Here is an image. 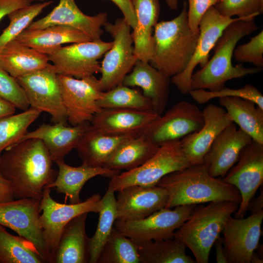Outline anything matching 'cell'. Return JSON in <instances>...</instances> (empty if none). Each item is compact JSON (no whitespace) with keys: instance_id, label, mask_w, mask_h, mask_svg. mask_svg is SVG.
<instances>
[{"instance_id":"6da1fadb","label":"cell","mask_w":263,"mask_h":263,"mask_svg":"<svg viewBox=\"0 0 263 263\" xmlns=\"http://www.w3.org/2000/svg\"><path fill=\"white\" fill-rule=\"evenodd\" d=\"M0 158V173L8 181L15 199H41L44 188L56 178L50 154L38 138L21 141L5 149Z\"/></svg>"},{"instance_id":"7a4b0ae2","label":"cell","mask_w":263,"mask_h":263,"mask_svg":"<svg viewBox=\"0 0 263 263\" xmlns=\"http://www.w3.org/2000/svg\"><path fill=\"white\" fill-rule=\"evenodd\" d=\"M156 186L168 194L165 208L212 202H232L240 204L238 190L223 179L210 175L204 163L190 166L163 177Z\"/></svg>"},{"instance_id":"3957f363","label":"cell","mask_w":263,"mask_h":263,"mask_svg":"<svg viewBox=\"0 0 263 263\" xmlns=\"http://www.w3.org/2000/svg\"><path fill=\"white\" fill-rule=\"evenodd\" d=\"M254 19H240L230 24L224 31L214 46V54L201 69L193 73L192 90L203 89L215 92L225 87L232 79L240 78L261 72L262 68H246L242 64L233 66L232 57L238 42L259 29Z\"/></svg>"},{"instance_id":"277c9868","label":"cell","mask_w":263,"mask_h":263,"mask_svg":"<svg viewBox=\"0 0 263 263\" xmlns=\"http://www.w3.org/2000/svg\"><path fill=\"white\" fill-rule=\"evenodd\" d=\"M153 31L150 64L169 78L182 72L193 55L199 36L189 26L187 3L184 1L178 16L158 22Z\"/></svg>"},{"instance_id":"5b68a950","label":"cell","mask_w":263,"mask_h":263,"mask_svg":"<svg viewBox=\"0 0 263 263\" xmlns=\"http://www.w3.org/2000/svg\"><path fill=\"white\" fill-rule=\"evenodd\" d=\"M239 204L228 201L212 202L196 206L188 218L174 233L193 253L197 263H207L215 241L220 237L228 218Z\"/></svg>"},{"instance_id":"8992f818","label":"cell","mask_w":263,"mask_h":263,"mask_svg":"<svg viewBox=\"0 0 263 263\" xmlns=\"http://www.w3.org/2000/svg\"><path fill=\"white\" fill-rule=\"evenodd\" d=\"M190 165L180 140L168 142L142 165L112 177L108 187L117 192L131 186H155L166 175Z\"/></svg>"},{"instance_id":"52a82bcc","label":"cell","mask_w":263,"mask_h":263,"mask_svg":"<svg viewBox=\"0 0 263 263\" xmlns=\"http://www.w3.org/2000/svg\"><path fill=\"white\" fill-rule=\"evenodd\" d=\"M104 27L113 38V45L100 64L99 80L105 92L122 84L138 59L134 54L131 27L123 18L117 19L113 23L107 21Z\"/></svg>"},{"instance_id":"ba28073f","label":"cell","mask_w":263,"mask_h":263,"mask_svg":"<svg viewBox=\"0 0 263 263\" xmlns=\"http://www.w3.org/2000/svg\"><path fill=\"white\" fill-rule=\"evenodd\" d=\"M51 188L46 186L40 199L39 209L42 214L39 218L44 240L52 259L67 224L74 218L84 213H98L101 196L95 194L84 202L76 204H61L51 197Z\"/></svg>"},{"instance_id":"9c48e42d","label":"cell","mask_w":263,"mask_h":263,"mask_svg":"<svg viewBox=\"0 0 263 263\" xmlns=\"http://www.w3.org/2000/svg\"><path fill=\"white\" fill-rule=\"evenodd\" d=\"M197 205L163 208L139 220H116L114 227L135 244L174 238L175 231L188 218Z\"/></svg>"},{"instance_id":"30bf717a","label":"cell","mask_w":263,"mask_h":263,"mask_svg":"<svg viewBox=\"0 0 263 263\" xmlns=\"http://www.w3.org/2000/svg\"><path fill=\"white\" fill-rule=\"evenodd\" d=\"M30 107L48 113L53 123L68 121L56 74L53 65L16 78Z\"/></svg>"},{"instance_id":"8fae6325","label":"cell","mask_w":263,"mask_h":263,"mask_svg":"<svg viewBox=\"0 0 263 263\" xmlns=\"http://www.w3.org/2000/svg\"><path fill=\"white\" fill-rule=\"evenodd\" d=\"M228 17L220 14L214 6L210 7L202 17L199 23V33L193 55L185 69L171 77V82L182 94L191 90V79L195 67H203L208 61L209 54L225 29L232 22L240 19H254Z\"/></svg>"},{"instance_id":"7c38bea8","label":"cell","mask_w":263,"mask_h":263,"mask_svg":"<svg viewBox=\"0 0 263 263\" xmlns=\"http://www.w3.org/2000/svg\"><path fill=\"white\" fill-rule=\"evenodd\" d=\"M113 45L102 40L72 43L60 46L49 54L56 74L81 78L100 72L98 62Z\"/></svg>"},{"instance_id":"4fadbf2b","label":"cell","mask_w":263,"mask_h":263,"mask_svg":"<svg viewBox=\"0 0 263 263\" xmlns=\"http://www.w3.org/2000/svg\"><path fill=\"white\" fill-rule=\"evenodd\" d=\"M68 121L72 126L90 122L101 109L97 104L104 93L94 75L81 78L57 75Z\"/></svg>"},{"instance_id":"5bb4252c","label":"cell","mask_w":263,"mask_h":263,"mask_svg":"<svg viewBox=\"0 0 263 263\" xmlns=\"http://www.w3.org/2000/svg\"><path fill=\"white\" fill-rule=\"evenodd\" d=\"M40 202L31 198L0 202V225L30 242L45 263H51L39 223Z\"/></svg>"},{"instance_id":"9a60e30c","label":"cell","mask_w":263,"mask_h":263,"mask_svg":"<svg viewBox=\"0 0 263 263\" xmlns=\"http://www.w3.org/2000/svg\"><path fill=\"white\" fill-rule=\"evenodd\" d=\"M223 180L239 191L241 201L234 213L244 217L251 200L263 183V144L254 140L242 150L239 158Z\"/></svg>"},{"instance_id":"2e32d148","label":"cell","mask_w":263,"mask_h":263,"mask_svg":"<svg viewBox=\"0 0 263 263\" xmlns=\"http://www.w3.org/2000/svg\"><path fill=\"white\" fill-rule=\"evenodd\" d=\"M204 124L203 112L196 105L182 100L173 105L163 115H160L140 134L160 146L198 131Z\"/></svg>"},{"instance_id":"e0dca14e","label":"cell","mask_w":263,"mask_h":263,"mask_svg":"<svg viewBox=\"0 0 263 263\" xmlns=\"http://www.w3.org/2000/svg\"><path fill=\"white\" fill-rule=\"evenodd\" d=\"M263 210L246 218L229 216L222 232L227 263H251L262 234Z\"/></svg>"},{"instance_id":"ac0fdd59","label":"cell","mask_w":263,"mask_h":263,"mask_svg":"<svg viewBox=\"0 0 263 263\" xmlns=\"http://www.w3.org/2000/svg\"><path fill=\"white\" fill-rule=\"evenodd\" d=\"M116 220L132 221L144 219L164 208L167 191L158 186H131L117 191Z\"/></svg>"},{"instance_id":"d6986e66","label":"cell","mask_w":263,"mask_h":263,"mask_svg":"<svg viewBox=\"0 0 263 263\" xmlns=\"http://www.w3.org/2000/svg\"><path fill=\"white\" fill-rule=\"evenodd\" d=\"M107 22V14L100 12L94 16L84 14L75 0H59L46 16L33 21L27 29H42L60 25L73 27L88 35L93 41L101 40L102 27Z\"/></svg>"},{"instance_id":"ffe728a7","label":"cell","mask_w":263,"mask_h":263,"mask_svg":"<svg viewBox=\"0 0 263 263\" xmlns=\"http://www.w3.org/2000/svg\"><path fill=\"white\" fill-rule=\"evenodd\" d=\"M204 124L197 132L180 139L186 157L191 165L203 163L204 157L217 136L232 122L225 109L210 104L202 111Z\"/></svg>"},{"instance_id":"44dd1931","label":"cell","mask_w":263,"mask_h":263,"mask_svg":"<svg viewBox=\"0 0 263 263\" xmlns=\"http://www.w3.org/2000/svg\"><path fill=\"white\" fill-rule=\"evenodd\" d=\"M251 137L232 122L217 136L206 153L203 163L210 175L224 178L237 162Z\"/></svg>"},{"instance_id":"7402d4cb","label":"cell","mask_w":263,"mask_h":263,"mask_svg":"<svg viewBox=\"0 0 263 263\" xmlns=\"http://www.w3.org/2000/svg\"><path fill=\"white\" fill-rule=\"evenodd\" d=\"M159 115L153 110L101 109L90 123L109 134L133 136L140 134Z\"/></svg>"},{"instance_id":"603a6c76","label":"cell","mask_w":263,"mask_h":263,"mask_svg":"<svg viewBox=\"0 0 263 263\" xmlns=\"http://www.w3.org/2000/svg\"><path fill=\"white\" fill-rule=\"evenodd\" d=\"M169 77L149 62L138 59L131 71L124 78L122 84L140 88L143 94L151 101L153 111L161 115L169 101Z\"/></svg>"},{"instance_id":"cb8c5ba5","label":"cell","mask_w":263,"mask_h":263,"mask_svg":"<svg viewBox=\"0 0 263 263\" xmlns=\"http://www.w3.org/2000/svg\"><path fill=\"white\" fill-rule=\"evenodd\" d=\"M91 125L90 122H85L69 127L63 123H43L35 130L27 132L19 142L29 138L41 140L52 160L56 162L63 159L68 153L75 149Z\"/></svg>"},{"instance_id":"d4e9b609","label":"cell","mask_w":263,"mask_h":263,"mask_svg":"<svg viewBox=\"0 0 263 263\" xmlns=\"http://www.w3.org/2000/svg\"><path fill=\"white\" fill-rule=\"evenodd\" d=\"M55 162L58 171L55 179L47 187L65 194L70 204L81 202L80 191L85 183L92 178L97 176L112 178L120 173L105 167H93L83 163L80 166L73 167L65 163L63 159Z\"/></svg>"},{"instance_id":"484cf974","label":"cell","mask_w":263,"mask_h":263,"mask_svg":"<svg viewBox=\"0 0 263 263\" xmlns=\"http://www.w3.org/2000/svg\"><path fill=\"white\" fill-rule=\"evenodd\" d=\"M134 136L136 135L121 136L109 134L91 125L75 149L83 164L93 167H104L118 148Z\"/></svg>"},{"instance_id":"4316f807","label":"cell","mask_w":263,"mask_h":263,"mask_svg":"<svg viewBox=\"0 0 263 263\" xmlns=\"http://www.w3.org/2000/svg\"><path fill=\"white\" fill-rule=\"evenodd\" d=\"M136 23L132 33L134 54L138 60L149 62L153 52L152 31L158 22L159 0H132Z\"/></svg>"},{"instance_id":"83f0119b","label":"cell","mask_w":263,"mask_h":263,"mask_svg":"<svg viewBox=\"0 0 263 263\" xmlns=\"http://www.w3.org/2000/svg\"><path fill=\"white\" fill-rule=\"evenodd\" d=\"M16 39L47 55L65 44L93 41L88 35L76 29L60 25L26 29Z\"/></svg>"},{"instance_id":"f1b7e54d","label":"cell","mask_w":263,"mask_h":263,"mask_svg":"<svg viewBox=\"0 0 263 263\" xmlns=\"http://www.w3.org/2000/svg\"><path fill=\"white\" fill-rule=\"evenodd\" d=\"M49 62L47 55L16 39L0 50V67L16 79L45 68Z\"/></svg>"},{"instance_id":"f546056e","label":"cell","mask_w":263,"mask_h":263,"mask_svg":"<svg viewBox=\"0 0 263 263\" xmlns=\"http://www.w3.org/2000/svg\"><path fill=\"white\" fill-rule=\"evenodd\" d=\"M88 213L79 215L65 226L60 238L53 263L89 262L88 240L86 220Z\"/></svg>"},{"instance_id":"4dcf8cb0","label":"cell","mask_w":263,"mask_h":263,"mask_svg":"<svg viewBox=\"0 0 263 263\" xmlns=\"http://www.w3.org/2000/svg\"><path fill=\"white\" fill-rule=\"evenodd\" d=\"M232 122L254 141L263 144V110L254 102L238 97L219 98Z\"/></svg>"},{"instance_id":"1f68e13d","label":"cell","mask_w":263,"mask_h":263,"mask_svg":"<svg viewBox=\"0 0 263 263\" xmlns=\"http://www.w3.org/2000/svg\"><path fill=\"white\" fill-rule=\"evenodd\" d=\"M159 147L142 134L132 136L118 148L104 167L119 172L133 169L152 156Z\"/></svg>"},{"instance_id":"d6a6232c","label":"cell","mask_w":263,"mask_h":263,"mask_svg":"<svg viewBox=\"0 0 263 263\" xmlns=\"http://www.w3.org/2000/svg\"><path fill=\"white\" fill-rule=\"evenodd\" d=\"M135 244L140 263H196L186 254L184 244L174 238Z\"/></svg>"},{"instance_id":"836d02e7","label":"cell","mask_w":263,"mask_h":263,"mask_svg":"<svg viewBox=\"0 0 263 263\" xmlns=\"http://www.w3.org/2000/svg\"><path fill=\"white\" fill-rule=\"evenodd\" d=\"M114 191L109 187L101 198L98 222L94 235L88 240L89 263H97L101 250L109 237L117 218Z\"/></svg>"},{"instance_id":"e575fe53","label":"cell","mask_w":263,"mask_h":263,"mask_svg":"<svg viewBox=\"0 0 263 263\" xmlns=\"http://www.w3.org/2000/svg\"><path fill=\"white\" fill-rule=\"evenodd\" d=\"M43 263L45 262L30 242L12 235L0 225V263Z\"/></svg>"},{"instance_id":"d590c367","label":"cell","mask_w":263,"mask_h":263,"mask_svg":"<svg viewBox=\"0 0 263 263\" xmlns=\"http://www.w3.org/2000/svg\"><path fill=\"white\" fill-rule=\"evenodd\" d=\"M97 104L101 109L153 110L151 101L142 93L122 84L104 92Z\"/></svg>"},{"instance_id":"8d00e7d4","label":"cell","mask_w":263,"mask_h":263,"mask_svg":"<svg viewBox=\"0 0 263 263\" xmlns=\"http://www.w3.org/2000/svg\"><path fill=\"white\" fill-rule=\"evenodd\" d=\"M41 113L30 107L23 112L0 118V158L5 149L20 141Z\"/></svg>"},{"instance_id":"74e56055","label":"cell","mask_w":263,"mask_h":263,"mask_svg":"<svg viewBox=\"0 0 263 263\" xmlns=\"http://www.w3.org/2000/svg\"><path fill=\"white\" fill-rule=\"evenodd\" d=\"M99 263H140L136 244L113 227L99 256Z\"/></svg>"},{"instance_id":"f35d334b","label":"cell","mask_w":263,"mask_h":263,"mask_svg":"<svg viewBox=\"0 0 263 263\" xmlns=\"http://www.w3.org/2000/svg\"><path fill=\"white\" fill-rule=\"evenodd\" d=\"M53 3V0L37 2L17 10L7 17L9 23L0 35V50L8 42L15 39L27 29L33 20L43 10Z\"/></svg>"},{"instance_id":"ab89813d","label":"cell","mask_w":263,"mask_h":263,"mask_svg":"<svg viewBox=\"0 0 263 263\" xmlns=\"http://www.w3.org/2000/svg\"><path fill=\"white\" fill-rule=\"evenodd\" d=\"M188 94L200 104H205L216 98L238 97L254 102L263 110V95L256 87L251 84L245 85L244 87L238 89H231L225 87L215 92L203 89L192 90Z\"/></svg>"},{"instance_id":"60d3db41","label":"cell","mask_w":263,"mask_h":263,"mask_svg":"<svg viewBox=\"0 0 263 263\" xmlns=\"http://www.w3.org/2000/svg\"><path fill=\"white\" fill-rule=\"evenodd\" d=\"M214 7L222 15L231 18L256 17L263 11L261 0H220Z\"/></svg>"},{"instance_id":"b9f144b4","label":"cell","mask_w":263,"mask_h":263,"mask_svg":"<svg viewBox=\"0 0 263 263\" xmlns=\"http://www.w3.org/2000/svg\"><path fill=\"white\" fill-rule=\"evenodd\" d=\"M0 98L25 111L30 107L25 93L17 79L0 67Z\"/></svg>"},{"instance_id":"7bdbcfd3","label":"cell","mask_w":263,"mask_h":263,"mask_svg":"<svg viewBox=\"0 0 263 263\" xmlns=\"http://www.w3.org/2000/svg\"><path fill=\"white\" fill-rule=\"evenodd\" d=\"M233 56L239 63H250L255 67H263V30L247 43L235 48Z\"/></svg>"},{"instance_id":"ee69618b","label":"cell","mask_w":263,"mask_h":263,"mask_svg":"<svg viewBox=\"0 0 263 263\" xmlns=\"http://www.w3.org/2000/svg\"><path fill=\"white\" fill-rule=\"evenodd\" d=\"M220 0H188V19L189 26L194 34L199 33V23L205 13Z\"/></svg>"},{"instance_id":"f6af8a7d","label":"cell","mask_w":263,"mask_h":263,"mask_svg":"<svg viewBox=\"0 0 263 263\" xmlns=\"http://www.w3.org/2000/svg\"><path fill=\"white\" fill-rule=\"evenodd\" d=\"M121 11L123 18L133 29L136 23V19L132 0H110Z\"/></svg>"},{"instance_id":"bcb514c9","label":"cell","mask_w":263,"mask_h":263,"mask_svg":"<svg viewBox=\"0 0 263 263\" xmlns=\"http://www.w3.org/2000/svg\"><path fill=\"white\" fill-rule=\"evenodd\" d=\"M31 4L29 0H0V22L12 12Z\"/></svg>"},{"instance_id":"7dc6e473","label":"cell","mask_w":263,"mask_h":263,"mask_svg":"<svg viewBox=\"0 0 263 263\" xmlns=\"http://www.w3.org/2000/svg\"><path fill=\"white\" fill-rule=\"evenodd\" d=\"M15 199L11 188L0 173V202H7Z\"/></svg>"},{"instance_id":"c3c4849f","label":"cell","mask_w":263,"mask_h":263,"mask_svg":"<svg viewBox=\"0 0 263 263\" xmlns=\"http://www.w3.org/2000/svg\"><path fill=\"white\" fill-rule=\"evenodd\" d=\"M263 190L260 195L256 197L255 196L249 202L247 211L249 210L251 213H256L263 210Z\"/></svg>"},{"instance_id":"681fc988","label":"cell","mask_w":263,"mask_h":263,"mask_svg":"<svg viewBox=\"0 0 263 263\" xmlns=\"http://www.w3.org/2000/svg\"><path fill=\"white\" fill-rule=\"evenodd\" d=\"M215 245L216 254V262L217 263H227L225 255L222 237H219L215 241Z\"/></svg>"},{"instance_id":"f907efd6","label":"cell","mask_w":263,"mask_h":263,"mask_svg":"<svg viewBox=\"0 0 263 263\" xmlns=\"http://www.w3.org/2000/svg\"><path fill=\"white\" fill-rule=\"evenodd\" d=\"M16 108L7 101L0 98V118L14 114Z\"/></svg>"},{"instance_id":"816d5d0a","label":"cell","mask_w":263,"mask_h":263,"mask_svg":"<svg viewBox=\"0 0 263 263\" xmlns=\"http://www.w3.org/2000/svg\"><path fill=\"white\" fill-rule=\"evenodd\" d=\"M167 4L169 7L172 10H175L177 8L178 0H165Z\"/></svg>"},{"instance_id":"f5cc1de1","label":"cell","mask_w":263,"mask_h":263,"mask_svg":"<svg viewBox=\"0 0 263 263\" xmlns=\"http://www.w3.org/2000/svg\"><path fill=\"white\" fill-rule=\"evenodd\" d=\"M29 0L32 3V2H43L47 0Z\"/></svg>"},{"instance_id":"db71d44e","label":"cell","mask_w":263,"mask_h":263,"mask_svg":"<svg viewBox=\"0 0 263 263\" xmlns=\"http://www.w3.org/2000/svg\"><path fill=\"white\" fill-rule=\"evenodd\" d=\"M262 2H263V0H261Z\"/></svg>"}]
</instances>
